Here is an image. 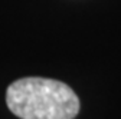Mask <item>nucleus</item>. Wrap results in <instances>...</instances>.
<instances>
[{
  "instance_id": "nucleus-1",
  "label": "nucleus",
  "mask_w": 121,
  "mask_h": 119,
  "mask_svg": "<svg viewBox=\"0 0 121 119\" xmlns=\"http://www.w3.org/2000/svg\"><path fill=\"white\" fill-rule=\"evenodd\" d=\"M6 103L20 119H73L81 106L77 93L66 83L36 76L10 83Z\"/></svg>"
}]
</instances>
